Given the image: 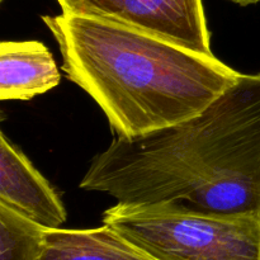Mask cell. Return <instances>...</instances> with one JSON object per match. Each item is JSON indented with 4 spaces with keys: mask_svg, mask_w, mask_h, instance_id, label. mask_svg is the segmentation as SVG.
Instances as JSON below:
<instances>
[{
    "mask_svg": "<svg viewBox=\"0 0 260 260\" xmlns=\"http://www.w3.org/2000/svg\"><path fill=\"white\" fill-rule=\"evenodd\" d=\"M80 188L123 205L260 218V73L241 74L184 121L117 136Z\"/></svg>",
    "mask_w": 260,
    "mask_h": 260,
    "instance_id": "1",
    "label": "cell"
},
{
    "mask_svg": "<svg viewBox=\"0 0 260 260\" xmlns=\"http://www.w3.org/2000/svg\"><path fill=\"white\" fill-rule=\"evenodd\" d=\"M42 19L69 80L98 103L122 137L196 116L241 75L215 55L118 23L66 13Z\"/></svg>",
    "mask_w": 260,
    "mask_h": 260,
    "instance_id": "2",
    "label": "cell"
},
{
    "mask_svg": "<svg viewBox=\"0 0 260 260\" xmlns=\"http://www.w3.org/2000/svg\"><path fill=\"white\" fill-rule=\"evenodd\" d=\"M103 222L154 260H260V218L254 216L117 202Z\"/></svg>",
    "mask_w": 260,
    "mask_h": 260,
    "instance_id": "3",
    "label": "cell"
},
{
    "mask_svg": "<svg viewBox=\"0 0 260 260\" xmlns=\"http://www.w3.org/2000/svg\"><path fill=\"white\" fill-rule=\"evenodd\" d=\"M62 13L109 20L213 55L202 0H57Z\"/></svg>",
    "mask_w": 260,
    "mask_h": 260,
    "instance_id": "4",
    "label": "cell"
},
{
    "mask_svg": "<svg viewBox=\"0 0 260 260\" xmlns=\"http://www.w3.org/2000/svg\"><path fill=\"white\" fill-rule=\"evenodd\" d=\"M0 203L45 229H60L66 210L48 180L0 134Z\"/></svg>",
    "mask_w": 260,
    "mask_h": 260,
    "instance_id": "5",
    "label": "cell"
},
{
    "mask_svg": "<svg viewBox=\"0 0 260 260\" xmlns=\"http://www.w3.org/2000/svg\"><path fill=\"white\" fill-rule=\"evenodd\" d=\"M60 70L38 41H3L0 45V99L29 101L57 86Z\"/></svg>",
    "mask_w": 260,
    "mask_h": 260,
    "instance_id": "6",
    "label": "cell"
},
{
    "mask_svg": "<svg viewBox=\"0 0 260 260\" xmlns=\"http://www.w3.org/2000/svg\"><path fill=\"white\" fill-rule=\"evenodd\" d=\"M38 260H154L116 230L103 225L88 230L46 229Z\"/></svg>",
    "mask_w": 260,
    "mask_h": 260,
    "instance_id": "7",
    "label": "cell"
},
{
    "mask_svg": "<svg viewBox=\"0 0 260 260\" xmlns=\"http://www.w3.org/2000/svg\"><path fill=\"white\" fill-rule=\"evenodd\" d=\"M43 226L0 203V260H38L45 239Z\"/></svg>",
    "mask_w": 260,
    "mask_h": 260,
    "instance_id": "8",
    "label": "cell"
},
{
    "mask_svg": "<svg viewBox=\"0 0 260 260\" xmlns=\"http://www.w3.org/2000/svg\"><path fill=\"white\" fill-rule=\"evenodd\" d=\"M234 3H238V4L246 5V4H253V3H258L260 0H231Z\"/></svg>",
    "mask_w": 260,
    "mask_h": 260,
    "instance_id": "9",
    "label": "cell"
}]
</instances>
